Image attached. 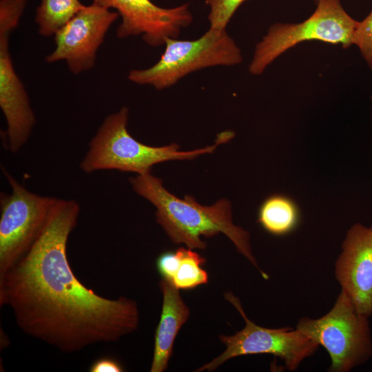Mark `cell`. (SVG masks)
Returning a JSON list of instances; mask_svg holds the SVG:
<instances>
[{"mask_svg":"<svg viewBox=\"0 0 372 372\" xmlns=\"http://www.w3.org/2000/svg\"><path fill=\"white\" fill-rule=\"evenodd\" d=\"M80 211L75 200L56 198L32 245L0 274V306L9 307L25 334L65 353L118 342L140 319L134 300L99 296L73 272L67 244Z\"/></svg>","mask_w":372,"mask_h":372,"instance_id":"6da1fadb","label":"cell"},{"mask_svg":"<svg viewBox=\"0 0 372 372\" xmlns=\"http://www.w3.org/2000/svg\"><path fill=\"white\" fill-rule=\"evenodd\" d=\"M129 180L134 191L156 207V221L174 243L185 244L192 249H204L207 244L201 236L223 233L265 279L269 278L252 254L249 233L234 225L231 203L227 200L223 198L213 205L203 206L191 196L180 199L169 192L162 180L150 172L137 174Z\"/></svg>","mask_w":372,"mask_h":372,"instance_id":"7a4b0ae2","label":"cell"},{"mask_svg":"<svg viewBox=\"0 0 372 372\" xmlns=\"http://www.w3.org/2000/svg\"><path fill=\"white\" fill-rule=\"evenodd\" d=\"M129 109L121 107L108 115L89 143L88 150L80 163L81 169L87 174L101 170H118L143 174L160 163L172 160H190L212 153L220 144L234 136L231 131L220 133L214 145L192 151H178L172 143L163 147L145 145L135 138L127 129Z\"/></svg>","mask_w":372,"mask_h":372,"instance_id":"3957f363","label":"cell"},{"mask_svg":"<svg viewBox=\"0 0 372 372\" xmlns=\"http://www.w3.org/2000/svg\"><path fill=\"white\" fill-rule=\"evenodd\" d=\"M316 8L305 20L296 23H277L256 45L249 72L261 74L278 56L300 43L319 41L347 48L358 21L343 8L340 0H316Z\"/></svg>","mask_w":372,"mask_h":372,"instance_id":"277c9868","label":"cell"},{"mask_svg":"<svg viewBox=\"0 0 372 372\" xmlns=\"http://www.w3.org/2000/svg\"><path fill=\"white\" fill-rule=\"evenodd\" d=\"M165 45L164 52L154 65L130 70L128 79L160 90L198 70L216 65L232 66L242 61L240 48L226 30L209 28L196 40L167 38Z\"/></svg>","mask_w":372,"mask_h":372,"instance_id":"5b68a950","label":"cell"},{"mask_svg":"<svg viewBox=\"0 0 372 372\" xmlns=\"http://www.w3.org/2000/svg\"><path fill=\"white\" fill-rule=\"evenodd\" d=\"M369 318L357 311L341 289L327 313L318 319H300L296 329L326 349L331 361L329 371L348 372L372 356Z\"/></svg>","mask_w":372,"mask_h":372,"instance_id":"8992f818","label":"cell"},{"mask_svg":"<svg viewBox=\"0 0 372 372\" xmlns=\"http://www.w3.org/2000/svg\"><path fill=\"white\" fill-rule=\"evenodd\" d=\"M11 193L0 195V274L30 248L45 227L56 198L29 191L4 167Z\"/></svg>","mask_w":372,"mask_h":372,"instance_id":"52a82bcc","label":"cell"},{"mask_svg":"<svg viewBox=\"0 0 372 372\" xmlns=\"http://www.w3.org/2000/svg\"><path fill=\"white\" fill-rule=\"evenodd\" d=\"M224 296L242 316L245 326L234 335H220L218 338L225 345V350L195 371H213L228 360L254 354H271L278 357L284 361L288 370L295 371L305 358L318 349L317 343L296 329H269L256 324L247 318L237 297L231 292Z\"/></svg>","mask_w":372,"mask_h":372,"instance_id":"ba28073f","label":"cell"},{"mask_svg":"<svg viewBox=\"0 0 372 372\" xmlns=\"http://www.w3.org/2000/svg\"><path fill=\"white\" fill-rule=\"evenodd\" d=\"M118 17L116 11L94 3L85 6L54 34L55 48L45 61H64L74 74L91 70L99 48Z\"/></svg>","mask_w":372,"mask_h":372,"instance_id":"9c48e42d","label":"cell"},{"mask_svg":"<svg viewBox=\"0 0 372 372\" xmlns=\"http://www.w3.org/2000/svg\"><path fill=\"white\" fill-rule=\"evenodd\" d=\"M106 9L114 8L121 17L116 36L123 39L141 36L149 45L165 44L167 38L177 39L182 28L193 21L189 3L166 8L151 0H92Z\"/></svg>","mask_w":372,"mask_h":372,"instance_id":"30bf717a","label":"cell"},{"mask_svg":"<svg viewBox=\"0 0 372 372\" xmlns=\"http://www.w3.org/2000/svg\"><path fill=\"white\" fill-rule=\"evenodd\" d=\"M335 276L362 316H372V225H353L335 263Z\"/></svg>","mask_w":372,"mask_h":372,"instance_id":"8fae6325","label":"cell"},{"mask_svg":"<svg viewBox=\"0 0 372 372\" xmlns=\"http://www.w3.org/2000/svg\"><path fill=\"white\" fill-rule=\"evenodd\" d=\"M11 32L0 30V107L6 121L5 147L17 153L29 139L36 123L28 93L14 70L10 51Z\"/></svg>","mask_w":372,"mask_h":372,"instance_id":"7c38bea8","label":"cell"},{"mask_svg":"<svg viewBox=\"0 0 372 372\" xmlns=\"http://www.w3.org/2000/svg\"><path fill=\"white\" fill-rule=\"evenodd\" d=\"M159 287L163 294V305L155 333L151 372H163L167 369L177 333L190 315L179 289L172 282L162 278Z\"/></svg>","mask_w":372,"mask_h":372,"instance_id":"4fadbf2b","label":"cell"},{"mask_svg":"<svg viewBox=\"0 0 372 372\" xmlns=\"http://www.w3.org/2000/svg\"><path fill=\"white\" fill-rule=\"evenodd\" d=\"M300 218L297 204L289 197L280 194L267 197L260 205L258 214L260 226L276 236L293 232L299 225Z\"/></svg>","mask_w":372,"mask_h":372,"instance_id":"5bb4252c","label":"cell"},{"mask_svg":"<svg viewBox=\"0 0 372 372\" xmlns=\"http://www.w3.org/2000/svg\"><path fill=\"white\" fill-rule=\"evenodd\" d=\"M85 6L79 0H41L35 14L39 34L54 35Z\"/></svg>","mask_w":372,"mask_h":372,"instance_id":"9a60e30c","label":"cell"},{"mask_svg":"<svg viewBox=\"0 0 372 372\" xmlns=\"http://www.w3.org/2000/svg\"><path fill=\"white\" fill-rule=\"evenodd\" d=\"M180 262L172 280L178 289H194L208 282V273L202 268L206 260L192 249L180 247Z\"/></svg>","mask_w":372,"mask_h":372,"instance_id":"2e32d148","label":"cell"},{"mask_svg":"<svg viewBox=\"0 0 372 372\" xmlns=\"http://www.w3.org/2000/svg\"><path fill=\"white\" fill-rule=\"evenodd\" d=\"M247 0H205L209 8V28L225 30L238 8Z\"/></svg>","mask_w":372,"mask_h":372,"instance_id":"e0dca14e","label":"cell"},{"mask_svg":"<svg viewBox=\"0 0 372 372\" xmlns=\"http://www.w3.org/2000/svg\"><path fill=\"white\" fill-rule=\"evenodd\" d=\"M353 45H356L363 59L372 69V10L355 30Z\"/></svg>","mask_w":372,"mask_h":372,"instance_id":"ac0fdd59","label":"cell"},{"mask_svg":"<svg viewBox=\"0 0 372 372\" xmlns=\"http://www.w3.org/2000/svg\"><path fill=\"white\" fill-rule=\"evenodd\" d=\"M28 0H1L0 25L15 29L25 10Z\"/></svg>","mask_w":372,"mask_h":372,"instance_id":"d6986e66","label":"cell"},{"mask_svg":"<svg viewBox=\"0 0 372 372\" xmlns=\"http://www.w3.org/2000/svg\"><path fill=\"white\" fill-rule=\"evenodd\" d=\"M180 254L177 250L161 254L156 260V267L163 278L172 281L179 265Z\"/></svg>","mask_w":372,"mask_h":372,"instance_id":"ffe728a7","label":"cell"},{"mask_svg":"<svg viewBox=\"0 0 372 372\" xmlns=\"http://www.w3.org/2000/svg\"><path fill=\"white\" fill-rule=\"evenodd\" d=\"M90 372H122L123 368L116 360L102 358L96 360L90 367Z\"/></svg>","mask_w":372,"mask_h":372,"instance_id":"44dd1931","label":"cell"},{"mask_svg":"<svg viewBox=\"0 0 372 372\" xmlns=\"http://www.w3.org/2000/svg\"><path fill=\"white\" fill-rule=\"evenodd\" d=\"M371 99H372V96H371Z\"/></svg>","mask_w":372,"mask_h":372,"instance_id":"7402d4cb","label":"cell"}]
</instances>
